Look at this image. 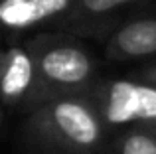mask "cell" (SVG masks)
<instances>
[{
  "label": "cell",
  "instance_id": "cell-4",
  "mask_svg": "<svg viewBox=\"0 0 156 154\" xmlns=\"http://www.w3.org/2000/svg\"><path fill=\"white\" fill-rule=\"evenodd\" d=\"M0 103L28 111L42 103L34 59L26 46L0 50Z\"/></svg>",
  "mask_w": 156,
  "mask_h": 154
},
{
  "label": "cell",
  "instance_id": "cell-6",
  "mask_svg": "<svg viewBox=\"0 0 156 154\" xmlns=\"http://www.w3.org/2000/svg\"><path fill=\"white\" fill-rule=\"evenodd\" d=\"M111 59H138L156 55V16H144L115 30L105 47Z\"/></svg>",
  "mask_w": 156,
  "mask_h": 154
},
{
  "label": "cell",
  "instance_id": "cell-10",
  "mask_svg": "<svg viewBox=\"0 0 156 154\" xmlns=\"http://www.w3.org/2000/svg\"><path fill=\"white\" fill-rule=\"evenodd\" d=\"M0 127H2V113H0Z\"/></svg>",
  "mask_w": 156,
  "mask_h": 154
},
{
  "label": "cell",
  "instance_id": "cell-5",
  "mask_svg": "<svg viewBox=\"0 0 156 154\" xmlns=\"http://www.w3.org/2000/svg\"><path fill=\"white\" fill-rule=\"evenodd\" d=\"M73 0H0V30L24 32L61 22Z\"/></svg>",
  "mask_w": 156,
  "mask_h": 154
},
{
  "label": "cell",
  "instance_id": "cell-3",
  "mask_svg": "<svg viewBox=\"0 0 156 154\" xmlns=\"http://www.w3.org/2000/svg\"><path fill=\"white\" fill-rule=\"evenodd\" d=\"M89 95L107 128H156V85L142 79H111L93 85Z\"/></svg>",
  "mask_w": 156,
  "mask_h": 154
},
{
  "label": "cell",
  "instance_id": "cell-7",
  "mask_svg": "<svg viewBox=\"0 0 156 154\" xmlns=\"http://www.w3.org/2000/svg\"><path fill=\"white\" fill-rule=\"evenodd\" d=\"M144 0H73L69 12L61 24L65 26H85V24L105 20L109 16H115L119 10H125L129 6H134Z\"/></svg>",
  "mask_w": 156,
  "mask_h": 154
},
{
  "label": "cell",
  "instance_id": "cell-9",
  "mask_svg": "<svg viewBox=\"0 0 156 154\" xmlns=\"http://www.w3.org/2000/svg\"><path fill=\"white\" fill-rule=\"evenodd\" d=\"M140 79H142V81H146V83L156 85V63H150L146 69H142V71H140Z\"/></svg>",
  "mask_w": 156,
  "mask_h": 154
},
{
  "label": "cell",
  "instance_id": "cell-1",
  "mask_svg": "<svg viewBox=\"0 0 156 154\" xmlns=\"http://www.w3.org/2000/svg\"><path fill=\"white\" fill-rule=\"evenodd\" d=\"M107 131L89 93L51 97L28 117V136L44 154H101Z\"/></svg>",
  "mask_w": 156,
  "mask_h": 154
},
{
  "label": "cell",
  "instance_id": "cell-8",
  "mask_svg": "<svg viewBox=\"0 0 156 154\" xmlns=\"http://www.w3.org/2000/svg\"><path fill=\"white\" fill-rule=\"evenodd\" d=\"M115 154H156V128L126 127L115 142Z\"/></svg>",
  "mask_w": 156,
  "mask_h": 154
},
{
  "label": "cell",
  "instance_id": "cell-2",
  "mask_svg": "<svg viewBox=\"0 0 156 154\" xmlns=\"http://www.w3.org/2000/svg\"><path fill=\"white\" fill-rule=\"evenodd\" d=\"M24 46L32 54L42 103L59 95L89 93L95 79V59L83 44L63 34H38Z\"/></svg>",
  "mask_w": 156,
  "mask_h": 154
}]
</instances>
